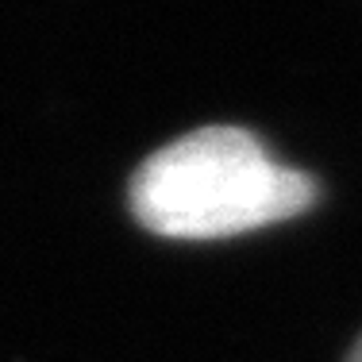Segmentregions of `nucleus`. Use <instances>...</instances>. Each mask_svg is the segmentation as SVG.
<instances>
[{"instance_id": "f257e3e1", "label": "nucleus", "mask_w": 362, "mask_h": 362, "mask_svg": "<svg viewBox=\"0 0 362 362\" xmlns=\"http://www.w3.org/2000/svg\"><path fill=\"white\" fill-rule=\"evenodd\" d=\"M316 181L281 166L243 127H201L154 151L132 177V212L166 239H223L293 220Z\"/></svg>"}, {"instance_id": "f03ea898", "label": "nucleus", "mask_w": 362, "mask_h": 362, "mask_svg": "<svg viewBox=\"0 0 362 362\" xmlns=\"http://www.w3.org/2000/svg\"><path fill=\"white\" fill-rule=\"evenodd\" d=\"M347 362H362V339L355 343V351H351V358H347Z\"/></svg>"}]
</instances>
